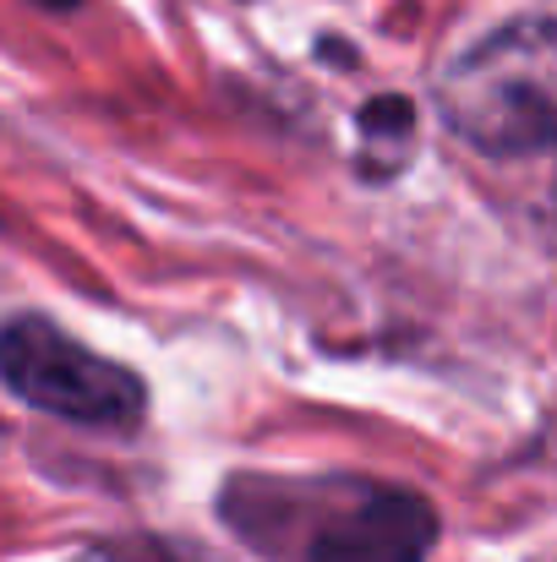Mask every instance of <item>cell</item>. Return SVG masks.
<instances>
[{"mask_svg":"<svg viewBox=\"0 0 557 562\" xmlns=\"http://www.w3.org/2000/svg\"><path fill=\"white\" fill-rule=\"evenodd\" d=\"M437 110L487 159L557 148V16H525L470 44L443 71Z\"/></svg>","mask_w":557,"mask_h":562,"instance_id":"obj_1","label":"cell"},{"mask_svg":"<svg viewBox=\"0 0 557 562\" xmlns=\"http://www.w3.org/2000/svg\"><path fill=\"white\" fill-rule=\"evenodd\" d=\"M0 350H5L11 393L44 415H60L77 426H132L148 404L143 376L82 350L44 317H11Z\"/></svg>","mask_w":557,"mask_h":562,"instance_id":"obj_2","label":"cell"},{"mask_svg":"<svg viewBox=\"0 0 557 562\" xmlns=\"http://www.w3.org/2000/svg\"><path fill=\"white\" fill-rule=\"evenodd\" d=\"M307 514L296 562H426L437 541V514L415 492L377 481L307 486Z\"/></svg>","mask_w":557,"mask_h":562,"instance_id":"obj_3","label":"cell"},{"mask_svg":"<svg viewBox=\"0 0 557 562\" xmlns=\"http://www.w3.org/2000/svg\"><path fill=\"white\" fill-rule=\"evenodd\" d=\"M38 5H49V11H66V5H77V0H38Z\"/></svg>","mask_w":557,"mask_h":562,"instance_id":"obj_4","label":"cell"}]
</instances>
